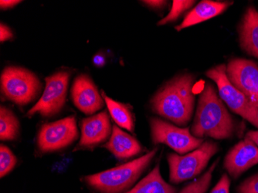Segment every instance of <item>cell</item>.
Listing matches in <instances>:
<instances>
[{
	"instance_id": "3957f363",
	"label": "cell",
	"mask_w": 258,
	"mask_h": 193,
	"mask_svg": "<svg viewBox=\"0 0 258 193\" xmlns=\"http://www.w3.org/2000/svg\"><path fill=\"white\" fill-rule=\"evenodd\" d=\"M157 149L139 159L104 172L85 177V182L102 193H119L131 186L149 166Z\"/></svg>"
},
{
	"instance_id": "484cf974",
	"label": "cell",
	"mask_w": 258,
	"mask_h": 193,
	"mask_svg": "<svg viewBox=\"0 0 258 193\" xmlns=\"http://www.w3.org/2000/svg\"><path fill=\"white\" fill-rule=\"evenodd\" d=\"M146 5L149 6L151 8L153 9H161L163 8L166 5V1H156V0H153V1H143Z\"/></svg>"
},
{
	"instance_id": "ac0fdd59",
	"label": "cell",
	"mask_w": 258,
	"mask_h": 193,
	"mask_svg": "<svg viewBox=\"0 0 258 193\" xmlns=\"http://www.w3.org/2000/svg\"><path fill=\"white\" fill-rule=\"evenodd\" d=\"M102 98L106 103L108 111L114 122L120 127L129 131L130 132H134L135 123L134 116L130 111V108L122 103L114 101L108 98L105 93H101Z\"/></svg>"
},
{
	"instance_id": "d4e9b609",
	"label": "cell",
	"mask_w": 258,
	"mask_h": 193,
	"mask_svg": "<svg viewBox=\"0 0 258 193\" xmlns=\"http://www.w3.org/2000/svg\"><path fill=\"white\" fill-rule=\"evenodd\" d=\"M13 36L14 35H13L11 30L7 26L1 23V26H0V40L1 42L10 40L13 38Z\"/></svg>"
},
{
	"instance_id": "30bf717a",
	"label": "cell",
	"mask_w": 258,
	"mask_h": 193,
	"mask_svg": "<svg viewBox=\"0 0 258 193\" xmlns=\"http://www.w3.org/2000/svg\"><path fill=\"white\" fill-rule=\"evenodd\" d=\"M227 75L233 86L258 106V66L250 59H233L227 67Z\"/></svg>"
},
{
	"instance_id": "f1b7e54d",
	"label": "cell",
	"mask_w": 258,
	"mask_h": 193,
	"mask_svg": "<svg viewBox=\"0 0 258 193\" xmlns=\"http://www.w3.org/2000/svg\"><path fill=\"white\" fill-rule=\"evenodd\" d=\"M94 63L97 66H102L104 63V58L102 56H100V55L95 56V58H94Z\"/></svg>"
},
{
	"instance_id": "4316f807",
	"label": "cell",
	"mask_w": 258,
	"mask_h": 193,
	"mask_svg": "<svg viewBox=\"0 0 258 193\" xmlns=\"http://www.w3.org/2000/svg\"><path fill=\"white\" fill-rule=\"evenodd\" d=\"M19 3H21V1H16V0H2V1H0V7H1V9L3 10H6V9H10L12 8V7H14V6L17 5Z\"/></svg>"
},
{
	"instance_id": "ba28073f",
	"label": "cell",
	"mask_w": 258,
	"mask_h": 193,
	"mask_svg": "<svg viewBox=\"0 0 258 193\" xmlns=\"http://www.w3.org/2000/svg\"><path fill=\"white\" fill-rule=\"evenodd\" d=\"M152 142L165 144L179 154L196 150L204 143V139L194 137L189 127L180 128L159 118L150 120Z\"/></svg>"
},
{
	"instance_id": "5b68a950",
	"label": "cell",
	"mask_w": 258,
	"mask_h": 193,
	"mask_svg": "<svg viewBox=\"0 0 258 193\" xmlns=\"http://www.w3.org/2000/svg\"><path fill=\"white\" fill-rule=\"evenodd\" d=\"M218 150L217 143L207 141L194 152L183 156L170 154L168 156L170 182L180 183L201 174Z\"/></svg>"
},
{
	"instance_id": "5bb4252c",
	"label": "cell",
	"mask_w": 258,
	"mask_h": 193,
	"mask_svg": "<svg viewBox=\"0 0 258 193\" xmlns=\"http://www.w3.org/2000/svg\"><path fill=\"white\" fill-rule=\"evenodd\" d=\"M232 4V2H217L210 0L201 1L197 4L195 8L192 9L189 14L185 16L180 25L175 27V30L180 31L183 29L188 28L198 23L214 18L224 13Z\"/></svg>"
},
{
	"instance_id": "7402d4cb",
	"label": "cell",
	"mask_w": 258,
	"mask_h": 193,
	"mask_svg": "<svg viewBox=\"0 0 258 193\" xmlns=\"http://www.w3.org/2000/svg\"><path fill=\"white\" fill-rule=\"evenodd\" d=\"M17 159L12 151L7 146L0 147V175L1 178L7 175L17 165Z\"/></svg>"
},
{
	"instance_id": "8992f818",
	"label": "cell",
	"mask_w": 258,
	"mask_h": 193,
	"mask_svg": "<svg viewBox=\"0 0 258 193\" xmlns=\"http://www.w3.org/2000/svg\"><path fill=\"white\" fill-rule=\"evenodd\" d=\"M3 93L19 105L31 102L38 94L40 83L37 75L19 67H7L1 75Z\"/></svg>"
},
{
	"instance_id": "e0dca14e",
	"label": "cell",
	"mask_w": 258,
	"mask_h": 193,
	"mask_svg": "<svg viewBox=\"0 0 258 193\" xmlns=\"http://www.w3.org/2000/svg\"><path fill=\"white\" fill-rule=\"evenodd\" d=\"M176 189L164 181L159 170V165L145 177L133 189L125 193H175Z\"/></svg>"
},
{
	"instance_id": "44dd1931",
	"label": "cell",
	"mask_w": 258,
	"mask_h": 193,
	"mask_svg": "<svg viewBox=\"0 0 258 193\" xmlns=\"http://www.w3.org/2000/svg\"><path fill=\"white\" fill-rule=\"evenodd\" d=\"M195 4L196 1H194V0L192 1L174 0L172 2V9H171L169 14L158 23V26L166 25L171 22L175 21L183 14L184 12L190 9Z\"/></svg>"
},
{
	"instance_id": "ffe728a7",
	"label": "cell",
	"mask_w": 258,
	"mask_h": 193,
	"mask_svg": "<svg viewBox=\"0 0 258 193\" xmlns=\"http://www.w3.org/2000/svg\"><path fill=\"white\" fill-rule=\"evenodd\" d=\"M217 162L218 161L214 162L203 176L185 186L179 193H205L210 186L212 180L213 172L215 170Z\"/></svg>"
},
{
	"instance_id": "4fadbf2b",
	"label": "cell",
	"mask_w": 258,
	"mask_h": 193,
	"mask_svg": "<svg viewBox=\"0 0 258 193\" xmlns=\"http://www.w3.org/2000/svg\"><path fill=\"white\" fill-rule=\"evenodd\" d=\"M111 124L106 111L84 119L78 148L91 149L106 140L111 134Z\"/></svg>"
},
{
	"instance_id": "9a60e30c",
	"label": "cell",
	"mask_w": 258,
	"mask_h": 193,
	"mask_svg": "<svg viewBox=\"0 0 258 193\" xmlns=\"http://www.w3.org/2000/svg\"><path fill=\"white\" fill-rule=\"evenodd\" d=\"M104 147L108 149L117 159H126L136 156L143 150L141 144L133 136L114 126L111 139Z\"/></svg>"
},
{
	"instance_id": "d6986e66",
	"label": "cell",
	"mask_w": 258,
	"mask_h": 193,
	"mask_svg": "<svg viewBox=\"0 0 258 193\" xmlns=\"http://www.w3.org/2000/svg\"><path fill=\"white\" fill-rule=\"evenodd\" d=\"M20 123L13 111L7 107L0 108V139L3 141L15 140L18 137Z\"/></svg>"
},
{
	"instance_id": "cb8c5ba5",
	"label": "cell",
	"mask_w": 258,
	"mask_h": 193,
	"mask_svg": "<svg viewBox=\"0 0 258 193\" xmlns=\"http://www.w3.org/2000/svg\"><path fill=\"white\" fill-rule=\"evenodd\" d=\"M230 181L228 175H224L210 193H230Z\"/></svg>"
},
{
	"instance_id": "7c38bea8",
	"label": "cell",
	"mask_w": 258,
	"mask_h": 193,
	"mask_svg": "<svg viewBox=\"0 0 258 193\" xmlns=\"http://www.w3.org/2000/svg\"><path fill=\"white\" fill-rule=\"evenodd\" d=\"M256 164H258V147L247 138L237 144L228 152L224 160V167L233 178H237Z\"/></svg>"
},
{
	"instance_id": "2e32d148",
	"label": "cell",
	"mask_w": 258,
	"mask_h": 193,
	"mask_svg": "<svg viewBox=\"0 0 258 193\" xmlns=\"http://www.w3.org/2000/svg\"><path fill=\"white\" fill-rule=\"evenodd\" d=\"M240 41L245 51L258 58V12L254 7L247 10L242 20Z\"/></svg>"
},
{
	"instance_id": "8fae6325",
	"label": "cell",
	"mask_w": 258,
	"mask_h": 193,
	"mask_svg": "<svg viewBox=\"0 0 258 193\" xmlns=\"http://www.w3.org/2000/svg\"><path fill=\"white\" fill-rule=\"evenodd\" d=\"M72 98L78 109L86 114H95L104 105L95 83L86 75H79L74 81Z\"/></svg>"
},
{
	"instance_id": "9c48e42d",
	"label": "cell",
	"mask_w": 258,
	"mask_h": 193,
	"mask_svg": "<svg viewBox=\"0 0 258 193\" xmlns=\"http://www.w3.org/2000/svg\"><path fill=\"white\" fill-rule=\"evenodd\" d=\"M78 136L76 118L70 116L43 124L39 132L37 144L42 152H55L70 146Z\"/></svg>"
},
{
	"instance_id": "277c9868",
	"label": "cell",
	"mask_w": 258,
	"mask_h": 193,
	"mask_svg": "<svg viewBox=\"0 0 258 193\" xmlns=\"http://www.w3.org/2000/svg\"><path fill=\"white\" fill-rule=\"evenodd\" d=\"M206 75L217 84L220 98L230 109L258 127V106L233 86L227 75V66L219 65L207 71Z\"/></svg>"
},
{
	"instance_id": "603a6c76",
	"label": "cell",
	"mask_w": 258,
	"mask_h": 193,
	"mask_svg": "<svg viewBox=\"0 0 258 193\" xmlns=\"http://www.w3.org/2000/svg\"><path fill=\"white\" fill-rule=\"evenodd\" d=\"M238 193H258V174L245 180L237 188Z\"/></svg>"
},
{
	"instance_id": "83f0119b",
	"label": "cell",
	"mask_w": 258,
	"mask_h": 193,
	"mask_svg": "<svg viewBox=\"0 0 258 193\" xmlns=\"http://www.w3.org/2000/svg\"><path fill=\"white\" fill-rule=\"evenodd\" d=\"M246 138L250 139L252 142L256 144V146L258 147V130L257 131H250L247 133Z\"/></svg>"
},
{
	"instance_id": "52a82bcc",
	"label": "cell",
	"mask_w": 258,
	"mask_h": 193,
	"mask_svg": "<svg viewBox=\"0 0 258 193\" xmlns=\"http://www.w3.org/2000/svg\"><path fill=\"white\" fill-rule=\"evenodd\" d=\"M68 71H58L45 79L46 87L38 102L27 112L28 117L39 113L44 117H50L60 112L64 106L69 84Z\"/></svg>"
},
{
	"instance_id": "7a4b0ae2",
	"label": "cell",
	"mask_w": 258,
	"mask_h": 193,
	"mask_svg": "<svg viewBox=\"0 0 258 193\" xmlns=\"http://www.w3.org/2000/svg\"><path fill=\"white\" fill-rule=\"evenodd\" d=\"M194 78L189 75L176 77L161 88L152 98V110L179 125L192 117L194 107Z\"/></svg>"
},
{
	"instance_id": "6da1fadb",
	"label": "cell",
	"mask_w": 258,
	"mask_h": 193,
	"mask_svg": "<svg viewBox=\"0 0 258 193\" xmlns=\"http://www.w3.org/2000/svg\"><path fill=\"white\" fill-rule=\"evenodd\" d=\"M235 128L231 115L220 99L214 87H204L199 98L197 114L191 133L194 137L203 139H227L233 136Z\"/></svg>"
}]
</instances>
